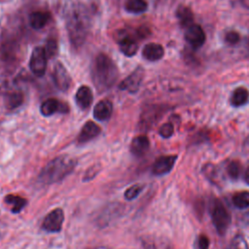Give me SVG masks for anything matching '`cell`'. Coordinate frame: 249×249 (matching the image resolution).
<instances>
[{
  "mask_svg": "<svg viewBox=\"0 0 249 249\" xmlns=\"http://www.w3.org/2000/svg\"><path fill=\"white\" fill-rule=\"evenodd\" d=\"M91 78L96 89L103 92L115 85L119 78V69L109 55L99 53L92 63Z\"/></svg>",
  "mask_w": 249,
  "mask_h": 249,
  "instance_id": "1",
  "label": "cell"
},
{
  "mask_svg": "<svg viewBox=\"0 0 249 249\" xmlns=\"http://www.w3.org/2000/svg\"><path fill=\"white\" fill-rule=\"evenodd\" d=\"M77 166V160L69 155H61L49 161L38 174V182L51 185L62 181Z\"/></svg>",
  "mask_w": 249,
  "mask_h": 249,
  "instance_id": "2",
  "label": "cell"
},
{
  "mask_svg": "<svg viewBox=\"0 0 249 249\" xmlns=\"http://www.w3.org/2000/svg\"><path fill=\"white\" fill-rule=\"evenodd\" d=\"M66 28L73 47L80 48L86 41L89 30V18L84 8L77 5L68 7Z\"/></svg>",
  "mask_w": 249,
  "mask_h": 249,
  "instance_id": "3",
  "label": "cell"
},
{
  "mask_svg": "<svg viewBox=\"0 0 249 249\" xmlns=\"http://www.w3.org/2000/svg\"><path fill=\"white\" fill-rule=\"evenodd\" d=\"M210 215L213 226L215 227L217 232L220 235H224L231 225V217L229 210L220 199L215 198L211 203Z\"/></svg>",
  "mask_w": 249,
  "mask_h": 249,
  "instance_id": "4",
  "label": "cell"
},
{
  "mask_svg": "<svg viewBox=\"0 0 249 249\" xmlns=\"http://www.w3.org/2000/svg\"><path fill=\"white\" fill-rule=\"evenodd\" d=\"M166 109L160 105H150L146 107L140 116L139 127L142 130L150 129L164 114Z\"/></svg>",
  "mask_w": 249,
  "mask_h": 249,
  "instance_id": "5",
  "label": "cell"
},
{
  "mask_svg": "<svg viewBox=\"0 0 249 249\" xmlns=\"http://www.w3.org/2000/svg\"><path fill=\"white\" fill-rule=\"evenodd\" d=\"M47 55L43 47H35L29 59V68L36 77H42L47 70Z\"/></svg>",
  "mask_w": 249,
  "mask_h": 249,
  "instance_id": "6",
  "label": "cell"
},
{
  "mask_svg": "<svg viewBox=\"0 0 249 249\" xmlns=\"http://www.w3.org/2000/svg\"><path fill=\"white\" fill-rule=\"evenodd\" d=\"M64 222V212L61 208H54L51 210L43 219L41 228L48 232L60 231Z\"/></svg>",
  "mask_w": 249,
  "mask_h": 249,
  "instance_id": "7",
  "label": "cell"
},
{
  "mask_svg": "<svg viewBox=\"0 0 249 249\" xmlns=\"http://www.w3.org/2000/svg\"><path fill=\"white\" fill-rule=\"evenodd\" d=\"M53 80L54 85L61 91H67L72 84V79L65 68V66L60 62H56L53 69Z\"/></svg>",
  "mask_w": 249,
  "mask_h": 249,
  "instance_id": "8",
  "label": "cell"
},
{
  "mask_svg": "<svg viewBox=\"0 0 249 249\" xmlns=\"http://www.w3.org/2000/svg\"><path fill=\"white\" fill-rule=\"evenodd\" d=\"M144 78V69L141 66L135 68L126 78H124L119 85V89L128 91L130 93L136 92Z\"/></svg>",
  "mask_w": 249,
  "mask_h": 249,
  "instance_id": "9",
  "label": "cell"
},
{
  "mask_svg": "<svg viewBox=\"0 0 249 249\" xmlns=\"http://www.w3.org/2000/svg\"><path fill=\"white\" fill-rule=\"evenodd\" d=\"M177 158V155H164L157 158L152 165V173L157 176L169 173L172 170Z\"/></svg>",
  "mask_w": 249,
  "mask_h": 249,
  "instance_id": "10",
  "label": "cell"
},
{
  "mask_svg": "<svg viewBox=\"0 0 249 249\" xmlns=\"http://www.w3.org/2000/svg\"><path fill=\"white\" fill-rule=\"evenodd\" d=\"M185 39L191 47L194 49H198L205 43L206 35L200 25L193 23L187 27L185 32Z\"/></svg>",
  "mask_w": 249,
  "mask_h": 249,
  "instance_id": "11",
  "label": "cell"
},
{
  "mask_svg": "<svg viewBox=\"0 0 249 249\" xmlns=\"http://www.w3.org/2000/svg\"><path fill=\"white\" fill-rule=\"evenodd\" d=\"M68 111V105L56 98H48L40 106V112L44 117H50L56 112L65 114Z\"/></svg>",
  "mask_w": 249,
  "mask_h": 249,
  "instance_id": "12",
  "label": "cell"
},
{
  "mask_svg": "<svg viewBox=\"0 0 249 249\" xmlns=\"http://www.w3.org/2000/svg\"><path fill=\"white\" fill-rule=\"evenodd\" d=\"M100 132H101V128L96 123H94L93 121H88L85 123V124L81 128L77 136V142L79 144H85L94 139L96 136L100 134Z\"/></svg>",
  "mask_w": 249,
  "mask_h": 249,
  "instance_id": "13",
  "label": "cell"
},
{
  "mask_svg": "<svg viewBox=\"0 0 249 249\" xmlns=\"http://www.w3.org/2000/svg\"><path fill=\"white\" fill-rule=\"evenodd\" d=\"M143 249H174L172 243L165 237L148 235L142 238Z\"/></svg>",
  "mask_w": 249,
  "mask_h": 249,
  "instance_id": "14",
  "label": "cell"
},
{
  "mask_svg": "<svg viewBox=\"0 0 249 249\" xmlns=\"http://www.w3.org/2000/svg\"><path fill=\"white\" fill-rule=\"evenodd\" d=\"M93 100V94L88 86H81L75 94V101L79 108L86 110L88 109Z\"/></svg>",
  "mask_w": 249,
  "mask_h": 249,
  "instance_id": "15",
  "label": "cell"
},
{
  "mask_svg": "<svg viewBox=\"0 0 249 249\" xmlns=\"http://www.w3.org/2000/svg\"><path fill=\"white\" fill-rule=\"evenodd\" d=\"M113 112V105L110 100L102 99L96 103L93 108V117L95 120L103 122L111 118Z\"/></svg>",
  "mask_w": 249,
  "mask_h": 249,
  "instance_id": "16",
  "label": "cell"
},
{
  "mask_svg": "<svg viewBox=\"0 0 249 249\" xmlns=\"http://www.w3.org/2000/svg\"><path fill=\"white\" fill-rule=\"evenodd\" d=\"M164 54L163 47L158 43H148L142 50V56L149 61H158Z\"/></svg>",
  "mask_w": 249,
  "mask_h": 249,
  "instance_id": "17",
  "label": "cell"
},
{
  "mask_svg": "<svg viewBox=\"0 0 249 249\" xmlns=\"http://www.w3.org/2000/svg\"><path fill=\"white\" fill-rule=\"evenodd\" d=\"M150 147V140L146 135L135 136L129 146L130 153L135 157H142Z\"/></svg>",
  "mask_w": 249,
  "mask_h": 249,
  "instance_id": "18",
  "label": "cell"
},
{
  "mask_svg": "<svg viewBox=\"0 0 249 249\" xmlns=\"http://www.w3.org/2000/svg\"><path fill=\"white\" fill-rule=\"evenodd\" d=\"M249 100V91L244 87L236 88L231 96V104L233 107H240L245 105Z\"/></svg>",
  "mask_w": 249,
  "mask_h": 249,
  "instance_id": "19",
  "label": "cell"
},
{
  "mask_svg": "<svg viewBox=\"0 0 249 249\" xmlns=\"http://www.w3.org/2000/svg\"><path fill=\"white\" fill-rule=\"evenodd\" d=\"M119 47H120V51L125 56H133L138 51L137 43L132 38L127 36L120 38Z\"/></svg>",
  "mask_w": 249,
  "mask_h": 249,
  "instance_id": "20",
  "label": "cell"
},
{
  "mask_svg": "<svg viewBox=\"0 0 249 249\" xmlns=\"http://www.w3.org/2000/svg\"><path fill=\"white\" fill-rule=\"evenodd\" d=\"M50 19V14L43 11H36L30 14L29 16V23L34 29L43 28Z\"/></svg>",
  "mask_w": 249,
  "mask_h": 249,
  "instance_id": "21",
  "label": "cell"
},
{
  "mask_svg": "<svg viewBox=\"0 0 249 249\" xmlns=\"http://www.w3.org/2000/svg\"><path fill=\"white\" fill-rule=\"evenodd\" d=\"M179 23L183 27H189L194 23V14L190 8L186 6H179L176 12Z\"/></svg>",
  "mask_w": 249,
  "mask_h": 249,
  "instance_id": "22",
  "label": "cell"
},
{
  "mask_svg": "<svg viewBox=\"0 0 249 249\" xmlns=\"http://www.w3.org/2000/svg\"><path fill=\"white\" fill-rule=\"evenodd\" d=\"M4 200H5L6 203L12 205L11 210L15 214L19 213L25 207V205L27 204L26 198H24L22 196H17V195H13V194L7 195L4 197Z\"/></svg>",
  "mask_w": 249,
  "mask_h": 249,
  "instance_id": "23",
  "label": "cell"
},
{
  "mask_svg": "<svg viewBox=\"0 0 249 249\" xmlns=\"http://www.w3.org/2000/svg\"><path fill=\"white\" fill-rule=\"evenodd\" d=\"M24 96L20 91H12L5 96V106L9 110H14L19 107L23 102Z\"/></svg>",
  "mask_w": 249,
  "mask_h": 249,
  "instance_id": "24",
  "label": "cell"
},
{
  "mask_svg": "<svg viewBox=\"0 0 249 249\" xmlns=\"http://www.w3.org/2000/svg\"><path fill=\"white\" fill-rule=\"evenodd\" d=\"M126 12L130 14H142L147 11L148 4L146 0H126L124 4Z\"/></svg>",
  "mask_w": 249,
  "mask_h": 249,
  "instance_id": "25",
  "label": "cell"
},
{
  "mask_svg": "<svg viewBox=\"0 0 249 249\" xmlns=\"http://www.w3.org/2000/svg\"><path fill=\"white\" fill-rule=\"evenodd\" d=\"M202 173L204 176L213 184L218 185L220 182V175H219V170L216 165L213 163H205L202 166Z\"/></svg>",
  "mask_w": 249,
  "mask_h": 249,
  "instance_id": "26",
  "label": "cell"
},
{
  "mask_svg": "<svg viewBox=\"0 0 249 249\" xmlns=\"http://www.w3.org/2000/svg\"><path fill=\"white\" fill-rule=\"evenodd\" d=\"M232 204L238 209H244L249 207V192L243 191L235 193L231 198Z\"/></svg>",
  "mask_w": 249,
  "mask_h": 249,
  "instance_id": "27",
  "label": "cell"
},
{
  "mask_svg": "<svg viewBox=\"0 0 249 249\" xmlns=\"http://www.w3.org/2000/svg\"><path fill=\"white\" fill-rule=\"evenodd\" d=\"M227 170V174L228 176L232 179V180H236L239 175H240V171H241V164L238 160H231L226 167Z\"/></svg>",
  "mask_w": 249,
  "mask_h": 249,
  "instance_id": "28",
  "label": "cell"
},
{
  "mask_svg": "<svg viewBox=\"0 0 249 249\" xmlns=\"http://www.w3.org/2000/svg\"><path fill=\"white\" fill-rule=\"evenodd\" d=\"M227 249H249V247L246 239L242 235L237 234L231 240Z\"/></svg>",
  "mask_w": 249,
  "mask_h": 249,
  "instance_id": "29",
  "label": "cell"
},
{
  "mask_svg": "<svg viewBox=\"0 0 249 249\" xmlns=\"http://www.w3.org/2000/svg\"><path fill=\"white\" fill-rule=\"evenodd\" d=\"M144 186L143 185H140V184H134L132 186H130L129 188H127L124 194V198L127 199V200H132L134 199L135 197H137L140 193L142 192Z\"/></svg>",
  "mask_w": 249,
  "mask_h": 249,
  "instance_id": "30",
  "label": "cell"
},
{
  "mask_svg": "<svg viewBox=\"0 0 249 249\" xmlns=\"http://www.w3.org/2000/svg\"><path fill=\"white\" fill-rule=\"evenodd\" d=\"M46 55L48 58H53L56 55L58 51V45L57 42L54 39H49L44 47Z\"/></svg>",
  "mask_w": 249,
  "mask_h": 249,
  "instance_id": "31",
  "label": "cell"
},
{
  "mask_svg": "<svg viewBox=\"0 0 249 249\" xmlns=\"http://www.w3.org/2000/svg\"><path fill=\"white\" fill-rule=\"evenodd\" d=\"M100 169H101V166H100L99 164H97V163H96V164H93V165H91V166H89V167L86 170V172H85V174H84L83 181H84V182H87V181L92 180V179L99 173Z\"/></svg>",
  "mask_w": 249,
  "mask_h": 249,
  "instance_id": "32",
  "label": "cell"
},
{
  "mask_svg": "<svg viewBox=\"0 0 249 249\" xmlns=\"http://www.w3.org/2000/svg\"><path fill=\"white\" fill-rule=\"evenodd\" d=\"M174 132V127L171 123H165L159 128V134L163 138H169Z\"/></svg>",
  "mask_w": 249,
  "mask_h": 249,
  "instance_id": "33",
  "label": "cell"
},
{
  "mask_svg": "<svg viewBox=\"0 0 249 249\" xmlns=\"http://www.w3.org/2000/svg\"><path fill=\"white\" fill-rule=\"evenodd\" d=\"M239 40H240V35L236 31L231 30L225 34V41L230 45H235L239 42Z\"/></svg>",
  "mask_w": 249,
  "mask_h": 249,
  "instance_id": "34",
  "label": "cell"
},
{
  "mask_svg": "<svg viewBox=\"0 0 249 249\" xmlns=\"http://www.w3.org/2000/svg\"><path fill=\"white\" fill-rule=\"evenodd\" d=\"M210 241L207 235L205 234H200L197 238V247L198 249H209Z\"/></svg>",
  "mask_w": 249,
  "mask_h": 249,
  "instance_id": "35",
  "label": "cell"
},
{
  "mask_svg": "<svg viewBox=\"0 0 249 249\" xmlns=\"http://www.w3.org/2000/svg\"><path fill=\"white\" fill-rule=\"evenodd\" d=\"M242 151L244 154L249 155V135L244 139L242 144Z\"/></svg>",
  "mask_w": 249,
  "mask_h": 249,
  "instance_id": "36",
  "label": "cell"
},
{
  "mask_svg": "<svg viewBox=\"0 0 249 249\" xmlns=\"http://www.w3.org/2000/svg\"><path fill=\"white\" fill-rule=\"evenodd\" d=\"M242 222H243L244 224H246V225H249V211L246 212V213H244L243 218H242Z\"/></svg>",
  "mask_w": 249,
  "mask_h": 249,
  "instance_id": "37",
  "label": "cell"
},
{
  "mask_svg": "<svg viewBox=\"0 0 249 249\" xmlns=\"http://www.w3.org/2000/svg\"><path fill=\"white\" fill-rule=\"evenodd\" d=\"M244 181L247 185H249V166L247 167V169L245 170V173H244Z\"/></svg>",
  "mask_w": 249,
  "mask_h": 249,
  "instance_id": "38",
  "label": "cell"
},
{
  "mask_svg": "<svg viewBox=\"0 0 249 249\" xmlns=\"http://www.w3.org/2000/svg\"><path fill=\"white\" fill-rule=\"evenodd\" d=\"M89 249H110V248H109V247H106V246H95V247L89 248Z\"/></svg>",
  "mask_w": 249,
  "mask_h": 249,
  "instance_id": "39",
  "label": "cell"
}]
</instances>
